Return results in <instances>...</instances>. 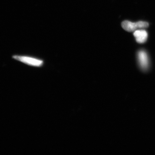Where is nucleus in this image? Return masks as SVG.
Masks as SVG:
<instances>
[{"label":"nucleus","instance_id":"obj_1","mask_svg":"<svg viewBox=\"0 0 155 155\" xmlns=\"http://www.w3.org/2000/svg\"><path fill=\"white\" fill-rule=\"evenodd\" d=\"M122 26L125 30L129 32H132L135 31L137 28H147L149 26V23L147 22L143 21L132 22L127 20H125L122 22Z\"/></svg>","mask_w":155,"mask_h":155},{"label":"nucleus","instance_id":"obj_2","mask_svg":"<svg viewBox=\"0 0 155 155\" xmlns=\"http://www.w3.org/2000/svg\"><path fill=\"white\" fill-rule=\"evenodd\" d=\"M13 58L17 61L33 67H41L44 64L43 61L42 60L27 56L14 55Z\"/></svg>","mask_w":155,"mask_h":155},{"label":"nucleus","instance_id":"obj_3","mask_svg":"<svg viewBox=\"0 0 155 155\" xmlns=\"http://www.w3.org/2000/svg\"><path fill=\"white\" fill-rule=\"evenodd\" d=\"M137 58L139 64L141 69L144 70L147 69L149 66V62L146 52L143 50L139 51L137 54Z\"/></svg>","mask_w":155,"mask_h":155},{"label":"nucleus","instance_id":"obj_4","mask_svg":"<svg viewBox=\"0 0 155 155\" xmlns=\"http://www.w3.org/2000/svg\"><path fill=\"white\" fill-rule=\"evenodd\" d=\"M134 35L136 40L138 43H143L145 42L148 38V33L144 30H136L134 33Z\"/></svg>","mask_w":155,"mask_h":155}]
</instances>
